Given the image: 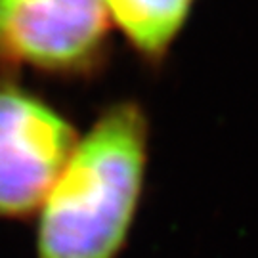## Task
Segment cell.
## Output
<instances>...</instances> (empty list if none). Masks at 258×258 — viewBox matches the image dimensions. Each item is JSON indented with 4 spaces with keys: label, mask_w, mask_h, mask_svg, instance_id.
<instances>
[{
    "label": "cell",
    "mask_w": 258,
    "mask_h": 258,
    "mask_svg": "<svg viewBox=\"0 0 258 258\" xmlns=\"http://www.w3.org/2000/svg\"><path fill=\"white\" fill-rule=\"evenodd\" d=\"M103 0H0V75H94L109 54Z\"/></svg>",
    "instance_id": "obj_2"
},
{
    "label": "cell",
    "mask_w": 258,
    "mask_h": 258,
    "mask_svg": "<svg viewBox=\"0 0 258 258\" xmlns=\"http://www.w3.org/2000/svg\"><path fill=\"white\" fill-rule=\"evenodd\" d=\"M77 140L63 113L0 75V220L37 214Z\"/></svg>",
    "instance_id": "obj_3"
},
{
    "label": "cell",
    "mask_w": 258,
    "mask_h": 258,
    "mask_svg": "<svg viewBox=\"0 0 258 258\" xmlns=\"http://www.w3.org/2000/svg\"><path fill=\"white\" fill-rule=\"evenodd\" d=\"M111 23L148 63H159L191 16L195 0H103Z\"/></svg>",
    "instance_id": "obj_4"
},
{
    "label": "cell",
    "mask_w": 258,
    "mask_h": 258,
    "mask_svg": "<svg viewBox=\"0 0 258 258\" xmlns=\"http://www.w3.org/2000/svg\"><path fill=\"white\" fill-rule=\"evenodd\" d=\"M149 120L134 100L107 105L77 140L35 218V258H119L146 187Z\"/></svg>",
    "instance_id": "obj_1"
}]
</instances>
